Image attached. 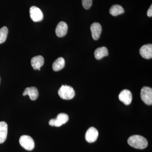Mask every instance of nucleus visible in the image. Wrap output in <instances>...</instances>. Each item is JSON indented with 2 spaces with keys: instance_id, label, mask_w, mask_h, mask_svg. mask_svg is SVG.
<instances>
[{
  "instance_id": "obj_1",
  "label": "nucleus",
  "mask_w": 152,
  "mask_h": 152,
  "mask_svg": "<svg viewBox=\"0 0 152 152\" xmlns=\"http://www.w3.org/2000/svg\"><path fill=\"white\" fill-rule=\"evenodd\" d=\"M129 145L136 149H143L148 145V141L142 136L134 135L131 136L128 140Z\"/></svg>"
},
{
  "instance_id": "obj_2",
  "label": "nucleus",
  "mask_w": 152,
  "mask_h": 152,
  "mask_svg": "<svg viewBox=\"0 0 152 152\" xmlns=\"http://www.w3.org/2000/svg\"><path fill=\"white\" fill-rule=\"evenodd\" d=\"M58 93L60 97L65 100L71 99L75 95V90L72 87L64 85L60 88Z\"/></svg>"
},
{
  "instance_id": "obj_3",
  "label": "nucleus",
  "mask_w": 152,
  "mask_h": 152,
  "mask_svg": "<svg viewBox=\"0 0 152 152\" xmlns=\"http://www.w3.org/2000/svg\"><path fill=\"white\" fill-rule=\"evenodd\" d=\"M20 145L25 149L31 151L35 147V143L32 138L28 135H23L19 140Z\"/></svg>"
},
{
  "instance_id": "obj_4",
  "label": "nucleus",
  "mask_w": 152,
  "mask_h": 152,
  "mask_svg": "<svg viewBox=\"0 0 152 152\" xmlns=\"http://www.w3.org/2000/svg\"><path fill=\"white\" fill-rule=\"evenodd\" d=\"M69 120V116L65 113H60L55 119H52L49 121V125L52 126L60 127L67 122Z\"/></svg>"
},
{
  "instance_id": "obj_5",
  "label": "nucleus",
  "mask_w": 152,
  "mask_h": 152,
  "mask_svg": "<svg viewBox=\"0 0 152 152\" xmlns=\"http://www.w3.org/2000/svg\"><path fill=\"white\" fill-rule=\"evenodd\" d=\"M141 98L145 104L148 105L152 104V89L148 87H144L141 91Z\"/></svg>"
},
{
  "instance_id": "obj_6",
  "label": "nucleus",
  "mask_w": 152,
  "mask_h": 152,
  "mask_svg": "<svg viewBox=\"0 0 152 152\" xmlns=\"http://www.w3.org/2000/svg\"><path fill=\"white\" fill-rule=\"evenodd\" d=\"M30 15L31 19L34 22L41 21L43 18L42 12L37 7L33 6L30 9Z\"/></svg>"
},
{
  "instance_id": "obj_7",
  "label": "nucleus",
  "mask_w": 152,
  "mask_h": 152,
  "mask_svg": "<svg viewBox=\"0 0 152 152\" xmlns=\"http://www.w3.org/2000/svg\"><path fill=\"white\" fill-rule=\"evenodd\" d=\"M119 99L121 102L125 105L130 104L132 100V94L130 91L128 90H124L120 93Z\"/></svg>"
},
{
  "instance_id": "obj_8",
  "label": "nucleus",
  "mask_w": 152,
  "mask_h": 152,
  "mask_svg": "<svg viewBox=\"0 0 152 152\" xmlns=\"http://www.w3.org/2000/svg\"><path fill=\"white\" fill-rule=\"evenodd\" d=\"M99 136V132L96 128L91 127L87 130L86 133V140L89 143L94 142L96 140Z\"/></svg>"
},
{
  "instance_id": "obj_9",
  "label": "nucleus",
  "mask_w": 152,
  "mask_h": 152,
  "mask_svg": "<svg viewBox=\"0 0 152 152\" xmlns=\"http://www.w3.org/2000/svg\"><path fill=\"white\" fill-rule=\"evenodd\" d=\"M140 54L144 58L149 59L152 58V45H144L140 49Z\"/></svg>"
},
{
  "instance_id": "obj_10",
  "label": "nucleus",
  "mask_w": 152,
  "mask_h": 152,
  "mask_svg": "<svg viewBox=\"0 0 152 152\" xmlns=\"http://www.w3.org/2000/svg\"><path fill=\"white\" fill-rule=\"evenodd\" d=\"M91 30L93 39L95 40H97L99 38L102 33V26L99 23H94L91 26Z\"/></svg>"
},
{
  "instance_id": "obj_11",
  "label": "nucleus",
  "mask_w": 152,
  "mask_h": 152,
  "mask_svg": "<svg viewBox=\"0 0 152 152\" xmlns=\"http://www.w3.org/2000/svg\"><path fill=\"white\" fill-rule=\"evenodd\" d=\"M23 96L28 95L31 100H36L39 96V93L37 88L34 87H28L25 90Z\"/></svg>"
},
{
  "instance_id": "obj_12",
  "label": "nucleus",
  "mask_w": 152,
  "mask_h": 152,
  "mask_svg": "<svg viewBox=\"0 0 152 152\" xmlns=\"http://www.w3.org/2000/svg\"><path fill=\"white\" fill-rule=\"evenodd\" d=\"M68 31V26L65 22H60L56 29V35L59 37H62L66 34Z\"/></svg>"
},
{
  "instance_id": "obj_13",
  "label": "nucleus",
  "mask_w": 152,
  "mask_h": 152,
  "mask_svg": "<svg viewBox=\"0 0 152 152\" xmlns=\"http://www.w3.org/2000/svg\"><path fill=\"white\" fill-rule=\"evenodd\" d=\"M45 60L41 56H36L31 60V64L33 69L35 70H40V68L44 64Z\"/></svg>"
},
{
  "instance_id": "obj_14",
  "label": "nucleus",
  "mask_w": 152,
  "mask_h": 152,
  "mask_svg": "<svg viewBox=\"0 0 152 152\" xmlns=\"http://www.w3.org/2000/svg\"><path fill=\"white\" fill-rule=\"evenodd\" d=\"M8 125L5 122H0V144L3 143L7 139Z\"/></svg>"
},
{
  "instance_id": "obj_15",
  "label": "nucleus",
  "mask_w": 152,
  "mask_h": 152,
  "mask_svg": "<svg viewBox=\"0 0 152 152\" xmlns=\"http://www.w3.org/2000/svg\"><path fill=\"white\" fill-rule=\"evenodd\" d=\"M108 49L105 47L98 48L94 52L95 58L97 60H100L104 57L108 56Z\"/></svg>"
},
{
  "instance_id": "obj_16",
  "label": "nucleus",
  "mask_w": 152,
  "mask_h": 152,
  "mask_svg": "<svg viewBox=\"0 0 152 152\" xmlns=\"http://www.w3.org/2000/svg\"><path fill=\"white\" fill-rule=\"evenodd\" d=\"M65 61L62 57L58 58L54 62L53 64V69L55 72L60 71L64 67Z\"/></svg>"
},
{
  "instance_id": "obj_17",
  "label": "nucleus",
  "mask_w": 152,
  "mask_h": 152,
  "mask_svg": "<svg viewBox=\"0 0 152 152\" xmlns=\"http://www.w3.org/2000/svg\"><path fill=\"white\" fill-rule=\"evenodd\" d=\"M124 12V10L121 6L116 4L112 6L110 10V13L112 15L116 16Z\"/></svg>"
},
{
  "instance_id": "obj_18",
  "label": "nucleus",
  "mask_w": 152,
  "mask_h": 152,
  "mask_svg": "<svg viewBox=\"0 0 152 152\" xmlns=\"http://www.w3.org/2000/svg\"><path fill=\"white\" fill-rule=\"evenodd\" d=\"M8 34V29L6 26L3 27L0 29V44L4 42Z\"/></svg>"
},
{
  "instance_id": "obj_19",
  "label": "nucleus",
  "mask_w": 152,
  "mask_h": 152,
  "mask_svg": "<svg viewBox=\"0 0 152 152\" xmlns=\"http://www.w3.org/2000/svg\"><path fill=\"white\" fill-rule=\"evenodd\" d=\"M93 0H82V4L85 9H90L92 5Z\"/></svg>"
},
{
  "instance_id": "obj_20",
  "label": "nucleus",
  "mask_w": 152,
  "mask_h": 152,
  "mask_svg": "<svg viewBox=\"0 0 152 152\" xmlns=\"http://www.w3.org/2000/svg\"><path fill=\"white\" fill-rule=\"evenodd\" d=\"M147 15L149 17H151L152 16V5H151L149 8V9L148 10V12H147Z\"/></svg>"
},
{
  "instance_id": "obj_21",
  "label": "nucleus",
  "mask_w": 152,
  "mask_h": 152,
  "mask_svg": "<svg viewBox=\"0 0 152 152\" xmlns=\"http://www.w3.org/2000/svg\"><path fill=\"white\" fill-rule=\"evenodd\" d=\"M0 82H1V78H0Z\"/></svg>"
}]
</instances>
